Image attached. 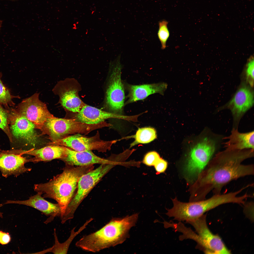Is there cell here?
Listing matches in <instances>:
<instances>
[{
    "mask_svg": "<svg viewBox=\"0 0 254 254\" xmlns=\"http://www.w3.org/2000/svg\"></svg>",
    "mask_w": 254,
    "mask_h": 254,
    "instance_id": "1f68e13d",
    "label": "cell"
},
{
    "mask_svg": "<svg viewBox=\"0 0 254 254\" xmlns=\"http://www.w3.org/2000/svg\"><path fill=\"white\" fill-rule=\"evenodd\" d=\"M116 164L114 162L101 164L96 169L91 170L81 176L78 183L76 192L67 206L61 218L63 222H66L74 218L76 210L84 199Z\"/></svg>",
    "mask_w": 254,
    "mask_h": 254,
    "instance_id": "5b68a950",
    "label": "cell"
},
{
    "mask_svg": "<svg viewBox=\"0 0 254 254\" xmlns=\"http://www.w3.org/2000/svg\"><path fill=\"white\" fill-rule=\"evenodd\" d=\"M0 128L6 135L10 142L12 143L13 140L9 125V111L4 108L0 104Z\"/></svg>",
    "mask_w": 254,
    "mask_h": 254,
    "instance_id": "603a6c76",
    "label": "cell"
},
{
    "mask_svg": "<svg viewBox=\"0 0 254 254\" xmlns=\"http://www.w3.org/2000/svg\"><path fill=\"white\" fill-rule=\"evenodd\" d=\"M192 225L199 236L201 244L199 249L208 254H229L221 238L210 231L206 221V215L203 214L194 220L187 222Z\"/></svg>",
    "mask_w": 254,
    "mask_h": 254,
    "instance_id": "9c48e42d",
    "label": "cell"
},
{
    "mask_svg": "<svg viewBox=\"0 0 254 254\" xmlns=\"http://www.w3.org/2000/svg\"><path fill=\"white\" fill-rule=\"evenodd\" d=\"M3 232V231H0V238H1V236L2 235V234Z\"/></svg>",
    "mask_w": 254,
    "mask_h": 254,
    "instance_id": "f546056e",
    "label": "cell"
},
{
    "mask_svg": "<svg viewBox=\"0 0 254 254\" xmlns=\"http://www.w3.org/2000/svg\"><path fill=\"white\" fill-rule=\"evenodd\" d=\"M75 227L71 230L70 236L64 242L60 243L58 239L55 229L54 230L55 239L54 245L51 248L47 249L48 252H51L54 254H66L70 246L75 238L84 230L83 226H81L77 231H75Z\"/></svg>",
    "mask_w": 254,
    "mask_h": 254,
    "instance_id": "44dd1931",
    "label": "cell"
},
{
    "mask_svg": "<svg viewBox=\"0 0 254 254\" xmlns=\"http://www.w3.org/2000/svg\"><path fill=\"white\" fill-rule=\"evenodd\" d=\"M160 158L159 154L157 152L154 151H151L145 155L143 162L147 166H154Z\"/></svg>",
    "mask_w": 254,
    "mask_h": 254,
    "instance_id": "484cf974",
    "label": "cell"
},
{
    "mask_svg": "<svg viewBox=\"0 0 254 254\" xmlns=\"http://www.w3.org/2000/svg\"><path fill=\"white\" fill-rule=\"evenodd\" d=\"M10 240L11 237L9 234L3 232L0 239V244L3 245L6 244Z\"/></svg>",
    "mask_w": 254,
    "mask_h": 254,
    "instance_id": "f1b7e54d",
    "label": "cell"
},
{
    "mask_svg": "<svg viewBox=\"0 0 254 254\" xmlns=\"http://www.w3.org/2000/svg\"><path fill=\"white\" fill-rule=\"evenodd\" d=\"M134 137L135 140L131 144L130 147L139 144L148 143L153 141L157 137L156 131L150 127L139 128Z\"/></svg>",
    "mask_w": 254,
    "mask_h": 254,
    "instance_id": "7402d4cb",
    "label": "cell"
},
{
    "mask_svg": "<svg viewBox=\"0 0 254 254\" xmlns=\"http://www.w3.org/2000/svg\"><path fill=\"white\" fill-rule=\"evenodd\" d=\"M39 94L35 93L23 99L15 109L34 123L36 128L41 130L47 120L54 116L49 112L46 104L39 99Z\"/></svg>",
    "mask_w": 254,
    "mask_h": 254,
    "instance_id": "30bf717a",
    "label": "cell"
},
{
    "mask_svg": "<svg viewBox=\"0 0 254 254\" xmlns=\"http://www.w3.org/2000/svg\"><path fill=\"white\" fill-rule=\"evenodd\" d=\"M254 131L241 133L238 128H233L229 136L223 138L227 139L224 143L225 149L231 150H242L254 149Z\"/></svg>",
    "mask_w": 254,
    "mask_h": 254,
    "instance_id": "ffe728a7",
    "label": "cell"
},
{
    "mask_svg": "<svg viewBox=\"0 0 254 254\" xmlns=\"http://www.w3.org/2000/svg\"><path fill=\"white\" fill-rule=\"evenodd\" d=\"M78 85L74 79L67 78L58 81L52 90L59 96L58 103L66 110L77 113L85 105L79 96Z\"/></svg>",
    "mask_w": 254,
    "mask_h": 254,
    "instance_id": "8fae6325",
    "label": "cell"
},
{
    "mask_svg": "<svg viewBox=\"0 0 254 254\" xmlns=\"http://www.w3.org/2000/svg\"><path fill=\"white\" fill-rule=\"evenodd\" d=\"M167 166V162L160 158L154 165L155 169L158 174L164 172Z\"/></svg>",
    "mask_w": 254,
    "mask_h": 254,
    "instance_id": "83f0119b",
    "label": "cell"
},
{
    "mask_svg": "<svg viewBox=\"0 0 254 254\" xmlns=\"http://www.w3.org/2000/svg\"><path fill=\"white\" fill-rule=\"evenodd\" d=\"M211 130L191 149L185 171L189 176L199 175L213 157L223 139Z\"/></svg>",
    "mask_w": 254,
    "mask_h": 254,
    "instance_id": "277c9868",
    "label": "cell"
},
{
    "mask_svg": "<svg viewBox=\"0 0 254 254\" xmlns=\"http://www.w3.org/2000/svg\"><path fill=\"white\" fill-rule=\"evenodd\" d=\"M136 213L122 218H115L97 231L85 235L77 241V247L84 251L96 253L124 242L131 228L138 217Z\"/></svg>",
    "mask_w": 254,
    "mask_h": 254,
    "instance_id": "7a4b0ae2",
    "label": "cell"
},
{
    "mask_svg": "<svg viewBox=\"0 0 254 254\" xmlns=\"http://www.w3.org/2000/svg\"><path fill=\"white\" fill-rule=\"evenodd\" d=\"M17 204L29 206L41 212L48 218L45 222L48 223L52 221L55 218L60 217L61 210L58 203H54L44 199L40 193L30 197L27 200L23 201H7L3 205L8 204Z\"/></svg>",
    "mask_w": 254,
    "mask_h": 254,
    "instance_id": "9a60e30c",
    "label": "cell"
},
{
    "mask_svg": "<svg viewBox=\"0 0 254 254\" xmlns=\"http://www.w3.org/2000/svg\"><path fill=\"white\" fill-rule=\"evenodd\" d=\"M167 86V83L164 82L139 85L127 84L125 87L128 91V99L125 105L143 100L154 94L163 95Z\"/></svg>",
    "mask_w": 254,
    "mask_h": 254,
    "instance_id": "ac0fdd59",
    "label": "cell"
},
{
    "mask_svg": "<svg viewBox=\"0 0 254 254\" xmlns=\"http://www.w3.org/2000/svg\"><path fill=\"white\" fill-rule=\"evenodd\" d=\"M61 160L66 165L77 166L109 163L114 162L109 159L100 158L91 151H78L67 147L64 155Z\"/></svg>",
    "mask_w": 254,
    "mask_h": 254,
    "instance_id": "2e32d148",
    "label": "cell"
},
{
    "mask_svg": "<svg viewBox=\"0 0 254 254\" xmlns=\"http://www.w3.org/2000/svg\"><path fill=\"white\" fill-rule=\"evenodd\" d=\"M254 103L253 93L248 87H243L237 91L228 105L233 116V128H238L242 117Z\"/></svg>",
    "mask_w": 254,
    "mask_h": 254,
    "instance_id": "5bb4252c",
    "label": "cell"
},
{
    "mask_svg": "<svg viewBox=\"0 0 254 254\" xmlns=\"http://www.w3.org/2000/svg\"><path fill=\"white\" fill-rule=\"evenodd\" d=\"M22 155L14 151L0 152V171L4 177L12 175L17 176L31 170V168L26 167L24 165L29 162V159Z\"/></svg>",
    "mask_w": 254,
    "mask_h": 254,
    "instance_id": "4fadbf2b",
    "label": "cell"
},
{
    "mask_svg": "<svg viewBox=\"0 0 254 254\" xmlns=\"http://www.w3.org/2000/svg\"><path fill=\"white\" fill-rule=\"evenodd\" d=\"M103 127L102 123L89 124L77 121L75 119L60 118L54 116L47 120L41 131L43 134L48 135L53 142L72 134H87Z\"/></svg>",
    "mask_w": 254,
    "mask_h": 254,
    "instance_id": "8992f818",
    "label": "cell"
},
{
    "mask_svg": "<svg viewBox=\"0 0 254 254\" xmlns=\"http://www.w3.org/2000/svg\"><path fill=\"white\" fill-rule=\"evenodd\" d=\"M133 116L120 115L103 111L95 107L85 104L78 113L76 120L89 124H96L105 122L111 118L132 120Z\"/></svg>",
    "mask_w": 254,
    "mask_h": 254,
    "instance_id": "e0dca14e",
    "label": "cell"
},
{
    "mask_svg": "<svg viewBox=\"0 0 254 254\" xmlns=\"http://www.w3.org/2000/svg\"><path fill=\"white\" fill-rule=\"evenodd\" d=\"M120 57L111 62L112 71L106 93L105 102L111 112L122 115L125 105L124 87L121 78Z\"/></svg>",
    "mask_w": 254,
    "mask_h": 254,
    "instance_id": "52a82bcc",
    "label": "cell"
},
{
    "mask_svg": "<svg viewBox=\"0 0 254 254\" xmlns=\"http://www.w3.org/2000/svg\"><path fill=\"white\" fill-rule=\"evenodd\" d=\"M1 76L0 74V104L6 108L9 107V106L13 107L15 104L12 100L14 96L3 84L1 79Z\"/></svg>",
    "mask_w": 254,
    "mask_h": 254,
    "instance_id": "cb8c5ba5",
    "label": "cell"
},
{
    "mask_svg": "<svg viewBox=\"0 0 254 254\" xmlns=\"http://www.w3.org/2000/svg\"><path fill=\"white\" fill-rule=\"evenodd\" d=\"M168 24V22L165 20L160 21L159 23L157 34L163 49H165L166 48V43L170 36V32L167 26Z\"/></svg>",
    "mask_w": 254,
    "mask_h": 254,
    "instance_id": "d4e9b609",
    "label": "cell"
},
{
    "mask_svg": "<svg viewBox=\"0 0 254 254\" xmlns=\"http://www.w3.org/2000/svg\"><path fill=\"white\" fill-rule=\"evenodd\" d=\"M66 148V147L63 146L51 145L38 149L20 151V152L22 155L25 154L34 156L29 159V162L36 163L56 159L61 160L64 156Z\"/></svg>",
    "mask_w": 254,
    "mask_h": 254,
    "instance_id": "d6986e66",
    "label": "cell"
},
{
    "mask_svg": "<svg viewBox=\"0 0 254 254\" xmlns=\"http://www.w3.org/2000/svg\"><path fill=\"white\" fill-rule=\"evenodd\" d=\"M254 156V149L231 150L225 149L217 153L200 174L198 186L204 198L210 191L221 194L223 187L232 181L254 175L253 164H242Z\"/></svg>",
    "mask_w": 254,
    "mask_h": 254,
    "instance_id": "6da1fadb",
    "label": "cell"
},
{
    "mask_svg": "<svg viewBox=\"0 0 254 254\" xmlns=\"http://www.w3.org/2000/svg\"><path fill=\"white\" fill-rule=\"evenodd\" d=\"M254 64L253 58L251 59L247 64L246 71L247 80L252 87L254 84Z\"/></svg>",
    "mask_w": 254,
    "mask_h": 254,
    "instance_id": "4316f807",
    "label": "cell"
},
{
    "mask_svg": "<svg viewBox=\"0 0 254 254\" xmlns=\"http://www.w3.org/2000/svg\"><path fill=\"white\" fill-rule=\"evenodd\" d=\"M0 217L1 218H3L2 213L0 212Z\"/></svg>",
    "mask_w": 254,
    "mask_h": 254,
    "instance_id": "4dcf8cb0",
    "label": "cell"
},
{
    "mask_svg": "<svg viewBox=\"0 0 254 254\" xmlns=\"http://www.w3.org/2000/svg\"><path fill=\"white\" fill-rule=\"evenodd\" d=\"M9 125L13 140L22 141L35 147L38 136L35 124L20 114L15 109L9 108Z\"/></svg>",
    "mask_w": 254,
    "mask_h": 254,
    "instance_id": "7c38bea8",
    "label": "cell"
},
{
    "mask_svg": "<svg viewBox=\"0 0 254 254\" xmlns=\"http://www.w3.org/2000/svg\"><path fill=\"white\" fill-rule=\"evenodd\" d=\"M115 141L101 139L97 131L95 135L91 137H87L80 134H76L68 135L50 144L64 146L78 151L95 150L105 152L110 149L111 146Z\"/></svg>",
    "mask_w": 254,
    "mask_h": 254,
    "instance_id": "ba28073f",
    "label": "cell"
},
{
    "mask_svg": "<svg viewBox=\"0 0 254 254\" xmlns=\"http://www.w3.org/2000/svg\"><path fill=\"white\" fill-rule=\"evenodd\" d=\"M93 168V165L75 167L66 165L62 173L47 183L35 184L34 190L44 198L57 202L60 207L61 217L74 194L80 178Z\"/></svg>",
    "mask_w": 254,
    "mask_h": 254,
    "instance_id": "3957f363",
    "label": "cell"
}]
</instances>
